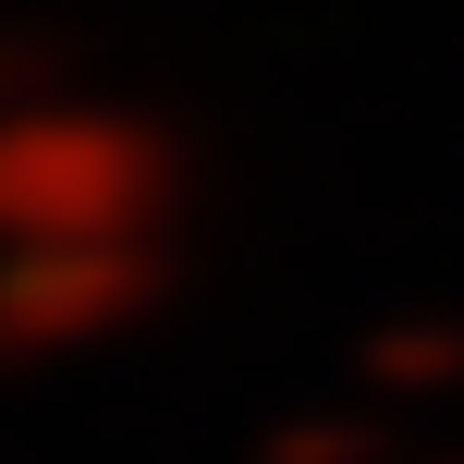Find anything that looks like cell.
Instances as JSON below:
<instances>
[{"instance_id":"cell-1","label":"cell","mask_w":464,"mask_h":464,"mask_svg":"<svg viewBox=\"0 0 464 464\" xmlns=\"http://www.w3.org/2000/svg\"><path fill=\"white\" fill-rule=\"evenodd\" d=\"M62 232H196V135L160 98L73 73L0 111V245Z\"/></svg>"},{"instance_id":"cell-6","label":"cell","mask_w":464,"mask_h":464,"mask_svg":"<svg viewBox=\"0 0 464 464\" xmlns=\"http://www.w3.org/2000/svg\"><path fill=\"white\" fill-rule=\"evenodd\" d=\"M440 464H464V452H440Z\"/></svg>"},{"instance_id":"cell-5","label":"cell","mask_w":464,"mask_h":464,"mask_svg":"<svg viewBox=\"0 0 464 464\" xmlns=\"http://www.w3.org/2000/svg\"><path fill=\"white\" fill-rule=\"evenodd\" d=\"M73 37L62 24H24V13H0V111H13V98H49V86H73Z\"/></svg>"},{"instance_id":"cell-4","label":"cell","mask_w":464,"mask_h":464,"mask_svg":"<svg viewBox=\"0 0 464 464\" xmlns=\"http://www.w3.org/2000/svg\"><path fill=\"white\" fill-rule=\"evenodd\" d=\"M245 464H416V452H403V416H392V403L343 392V403H281V416L256 428Z\"/></svg>"},{"instance_id":"cell-3","label":"cell","mask_w":464,"mask_h":464,"mask_svg":"<svg viewBox=\"0 0 464 464\" xmlns=\"http://www.w3.org/2000/svg\"><path fill=\"white\" fill-rule=\"evenodd\" d=\"M343 367L392 416H440V403H464V305H392V318L354 330Z\"/></svg>"},{"instance_id":"cell-2","label":"cell","mask_w":464,"mask_h":464,"mask_svg":"<svg viewBox=\"0 0 464 464\" xmlns=\"http://www.w3.org/2000/svg\"><path fill=\"white\" fill-rule=\"evenodd\" d=\"M196 281V232H62V245H0V392L98 367L147 343Z\"/></svg>"}]
</instances>
